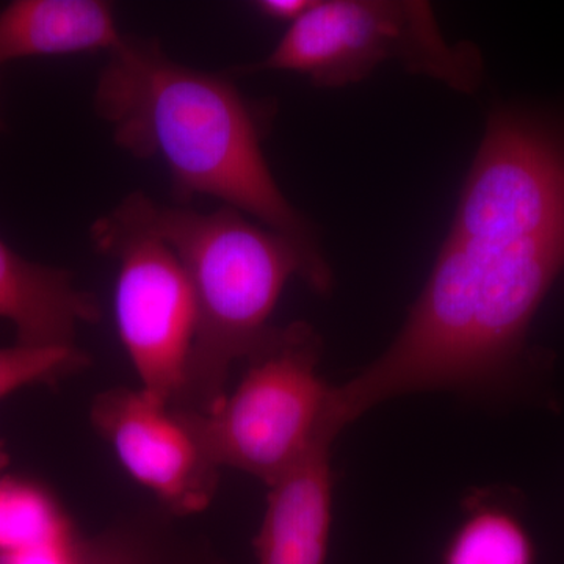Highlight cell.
<instances>
[{"instance_id":"11","label":"cell","mask_w":564,"mask_h":564,"mask_svg":"<svg viewBox=\"0 0 564 564\" xmlns=\"http://www.w3.org/2000/svg\"><path fill=\"white\" fill-rule=\"evenodd\" d=\"M126 36L102 0H17L0 10V66L24 58L117 50Z\"/></svg>"},{"instance_id":"7","label":"cell","mask_w":564,"mask_h":564,"mask_svg":"<svg viewBox=\"0 0 564 564\" xmlns=\"http://www.w3.org/2000/svg\"><path fill=\"white\" fill-rule=\"evenodd\" d=\"M96 432L122 467L177 518L209 507L220 467L207 458L180 414L143 389L111 388L91 404Z\"/></svg>"},{"instance_id":"1","label":"cell","mask_w":564,"mask_h":564,"mask_svg":"<svg viewBox=\"0 0 564 564\" xmlns=\"http://www.w3.org/2000/svg\"><path fill=\"white\" fill-rule=\"evenodd\" d=\"M562 272L564 131L527 110H497L402 332L337 386L345 425L408 393L510 384L534 315Z\"/></svg>"},{"instance_id":"6","label":"cell","mask_w":564,"mask_h":564,"mask_svg":"<svg viewBox=\"0 0 564 564\" xmlns=\"http://www.w3.org/2000/svg\"><path fill=\"white\" fill-rule=\"evenodd\" d=\"M96 247L117 259L115 317L143 391L169 404L185 381L196 307L184 267L161 237L118 206L96 221Z\"/></svg>"},{"instance_id":"13","label":"cell","mask_w":564,"mask_h":564,"mask_svg":"<svg viewBox=\"0 0 564 564\" xmlns=\"http://www.w3.org/2000/svg\"><path fill=\"white\" fill-rule=\"evenodd\" d=\"M74 533L76 529L46 489L0 478V549L57 544Z\"/></svg>"},{"instance_id":"10","label":"cell","mask_w":564,"mask_h":564,"mask_svg":"<svg viewBox=\"0 0 564 564\" xmlns=\"http://www.w3.org/2000/svg\"><path fill=\"white\" fill-rule=\"evenodd\" d=\"M332 447H322L269 486L258 564H325L332 530Z\"/></svg>"},{"instance_id":"9","label":"cell","mask_w":564,"mask_h":564,"mask_svg":"<svg viewBox=\"0 0 564 564\" xmlns=\"http://www.w3.org/2000/svg\"><path fill=\"white\" fill-rule=\"evenodd\" d=\"M0 318L13 325L17 344L77 347V332L101 318V306L66 270L29 261L0 239Z\"/></svg>"},{"instance_id":"14","label":"cell","mask_w":564,"mask_h":564,"mask_svg":"<svg viewBox=\"0 0 564 564\" xmlns=\"http://www.w3.org/2000/svg\"><path fill=\"white\" fill-rule=\"evenodd\" d=\"M87 364L88 356L77 347H0V400L29 386L52 383L79 372Z\"/></svg>"},{"instance_id":"5","label":"cell","mask_w":564,"mask_h":564,"mask_svg":"<svg viewBox=\"0 0 564 564\" xmlns=\"http://www.w3.org/2000/svg\"><path fill=\"white\" fill-rule=\"evenodd\" d=\"M391 61L464 93L484 76L474 44L448 43L430 3L406 0H315L252 69L291 70L337 88Z\"/></svg>"},{"instance_id":"8","label":"cell","mask_w":564,"mask_h":564,"mask_svg":"<svg viewBox=\"0 0 564 564\" xmlns=\"http://www.w3.org/2000/svg\"><path fill=\"white\" fill-rule=\"evenodd\" d=\"M177 519L159 503L87 536L76 532L57 544L0 549V564H223L210 545L185 533Z\"/></svg>"},{"instance_id":"4","label":"cell","mask_w":564,"mask_h":564,"mask_svg":"<svg viewBox=\"0 0 564 564\" xmlns=\"http://www.w3.org/2000/svg\"><path fill=\"white\" fill-rule=\"evenodd\" d=\"M322 340L307 323L270 328L232 393L207 414L176 411L217 467L270 486L344 432L337 386L318 372Z\"/></svg>"},{"instance_id":"12","label":"cell","mask_w":564,"mask_h":564,"mask_svg":"<svg viewBox=\"0 0 564 564\" xmlns=\"http://www.w3.org/2000/svg\"><path fill=\"white\" fill-rule=\"evenodd\" d=\"M443 564H536L522 492L507 485L469 489Z\"/></svg>"},{"instance_id":"3","label":"cell","mask_w":564,"mask_h":564,"mask_svg":"<svg viewBox=\"0 0 564 564\" xmlns=\"http://www.w3.org/2000/svg\"><path fill=\"white\" fill-rule=\"evenodd\" d=\"M177 256L195 296L196 326L184 386L172 410L207 414L226 397L234 364L262 343L282 289L293 276L332 291L322 252L223 206L215 212L161 206L141 193L121 203Z\"/></svg>"},{"instance_id":"15","label":"cell","mask_w":564,"mask_h":564,"mask_svg":"<svg viewBox=\"0 0 564 564\" xmlns=\"http://www.w3.org/2000/svg\"><path fill=\"white\" fill-rule=\"evenodd\" d=\"M314 2L315 0H263L256 3V9L267 18L293 24L311 10Z\"/></svg>"},{"instance_id":"2","label":"cell","mask_w":564,"mask_h":564,"mask_svg":"<svg viewBox=\"0 0 564 564\" xmlns=\"http://www.w3.org/2000/svg\"><path fill=\"white\" fill-rule=\"evenodd\" d=\"M95 107L115 143L159 159L184 198L220 199L321 252L267 165L250 106L225 77L174 62L154 41L126 36L99 74Z\"/></svg>"}]
</instances>
